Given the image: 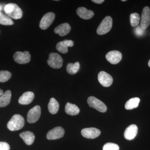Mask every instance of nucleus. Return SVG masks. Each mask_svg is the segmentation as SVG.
Listing matches in <instances>:
<instances>
[{"instance_id": "4be33fe9", "label": "nucleus", "mask_w": 150, "mask_h": 150, "mask_svg": "<svg viewBox=\"0 0 150 150\" xmlns=\"http://www.w3.org/2000/svg\"><path fill=\"white\" fill-rule=\"evenodd\" d=\"M59 103L54 98L50 99L48 104V109L49 112L51 114H55L59 110Z\"/></svg>"}, {"instance_id": "f704fd0d", "label": "nucleus", "mask_w": 150, "mask_h": 150, "mask_svg": "<svg viewBox=\"0 0 150 150\" xmlns=\"http://www.w3.org/2000/svg\"><path fill=\"white\" fill-rule=\"evenodd\" d=\"M1 7L0 6V11L1 10Z\"/></svg>"}, {"instance_id": "dca6fc26", "label": "nucleus", "mask_w": 150, "mask_h": 150, "mask_svg": "<svg viewBox=\"0 0 150 150\" xmlns=\"http://www.w3.org/2000/svg\"><path fill=\"white\" fill-rule=\"evenodd\" d=\"M71 27L67 23L59 25L54 29V32L61 36L67 35L71 31Z\"/></svg>"}, {"instance_id": "72a5a7b5", "label": "nucleus", "mask_w": 150, "mask_h": 150, "mask_svg": "<svg viewBox=\"0 0 150 150\" xmlns=\"http://www.w3.org/2000/svg\"><path fill=\"white\" fill-rule=\"evenodd\" d=\"M122 1H126V0H122Z\"/></svg>"}, {"instance_id": "9d476101", "label": "nucleus", "mask_w": 150, "mask_h": 150, "mask_svg": "<svg viewBox=\"0 0 150 150\" xmlns=\"http://www.w3.org/2000/svg\"><path fill=\"white\" fill-rule=\"evenodd\" d=\"M98 80L103 86L108 87L111 85L113 82L112 77L105 72L102 71L98 74Z\"/></svg>"}, {"instance_id": "aec40b11", "label": "nucleus", "mask_w": 150, "mask_h": 150, "mask_svg": "<svg viewBox=\"0 0 150 150\" xmlns=\"http://www.w3.org/2000/svg\"><path fill=\"white\" fill-rule=\"evenodd\" d=\"M11 98V91H6L0 96V107H4L9 104Z\"/></svg>"}, {"instance_id": "423d86ee", "label": "nucleus", "mask_w": 150, "mask_h": 150, "mask_svg": "<svg viewBox=\"0 0 150 150\" xmlns=\"http://www.w3.org/2000/svg\"><path fill=\"white\" fill-rule=\"evenodd\" d=\"M41 109L39 105H35L28 111L27 114V121L29 123L36 122L40 118Z\"/></svg>"}, {"instance_id": "4468645a", "label": "nucleus", "mask_w": 150, "mask_h": 150, "mask_svg": "<svg viewBox=\"0 0 150 150\" xmlns=\"http://www.w3.org/2000/svg\"><path fill=\"white\" fill-rule=\"evenodd\" d=\"M74 45V43L73 40H65L57 43L56 48L57 51L59 52L62 54H66L68 51V47H72Z\"/></svg>"}, {"instance_id": "f3484780", "label": "nucleus", "mask_w": 150, "mask_h": 150, "mask_svg": "<svg viewBox=\"0 0 150 150\" xmlns=\"http://www.w3.org/2000/svg\"><path fill=\"white\" fill-rule=\"evenodd\" d=\"M76 13L81 18L85 20L90 19L94 16L93 12L84 7H79L76 10Z\"/></svg>"}, {"instance_id": "a211bd4d", "label": "nucleus", "mask_w": 150, "mask_h": 150, "mask_svg": "<svg viewBox=\"0 0 150 150\" xmlns=\"http://www.w3.org/2000/svg\"><path fill=\"white\" fill-rule=\"evenodd\" d=\"M34 98V94L31 91H28L23 94L18 100L20 104L28 105L31 103Z\"/></svg>"}, {"instance_id": "ddd939ff", "label": "nucleus", "mask_w": 150, "mask_h": 150, "mask_svg": "<svg viewBox=\"0 0 150 150\" xmlns=\"http://www.w3.org/2000/svg\"><path fill=\"white\" fill-rule=\"evenodd\" d=\"M83 137L87 139H93L98 137L100 134L99 129L95 128H85L81 131Z\"/></svg>"}, {"instance_id": "7ed1b4c3", "label": "nucleus", "mask_w": 150, "mask_h": 150, "mask_svg": "<svg viewBox=\"0 0 150 150\" xmlns=\"http://www.w3.org/2000/svg\"><path fill=\"white\" fill-rule=\"evenodd\" d=\"M112 20L110 16H107L101 21L99 25L96 32L98 34L100 35H104L109 32L112 27Z\"/></svg>"}, {"instance_id": "1a4fd4ad", "label": "nucleus", "mask_w": 150, "mask_h": 150, "mask_svg": "<svg viewBox=\"0 0 150 150\" xmlns=\"http://www.w3.org/2000/svg\"><path fill=\"white\" fill-rule=\"evenodd\" d=\"M64 130L62 127H56L48 131L46 137L48 140L58 139L64 137Z\"/></svg>"}, {"instance_id": "393cba45", "label": "nucleus", "mask_w": 150, "mask_h": 150, "mask_svg": "<svg viewBox=\"0 0 150 150\" xmlns=\"http://www.w3.org/2000/svg\"><path fill=\"white\" fill-rule=\"evenodd\" d=\"M13 21L8 16L0 11V24L3 25H12L13 24Z\"/></svg>"}, {"instance_id": "20e7f679", "label": "nucleus", "mask_w": 150, "mask_h": 150, "mask_svg": "<svg viewBox=\"0 0 150 150\" xmlns=\"http://www.w3.org/2000/svg\"><path fill=\"white\" fill-rule=\"evenodd\" d=\"M47 63L53 69H60L63 65V60L62 56L59 54L57 53H51L49 54Z\"/></svg>"}, {"instance_id": "c85d7f7f", "label": "nucleus", "mask_w": 150, "mask_h": 150, "mask_svg": "<svg viewBox=\"0 0 150 150\" xmlns=\"http://www.w3.org/2000/svg\"><path fill=\"white\" fill-rule=\"evenodd\" d=\"M134 32L137 36H141L144 35L145 32V30L143 29L142 26H138L135 28L134 30Z\"/></svg>"}, {"instance_id": "0eeeda50", "label": "nucleus", "mask_w": 150, "mask_h": 150, "mask_svg": "<svg viewBox=\"0 0 150 150\" xmlns=\"http://www.w3.org/2000/svg\"><path fill=\"white\" fill-rule=\"evenodd\" d=\"M55 18V15L53 12H48L43 16L40 22L39 27L41 29H47L53 23Z\"/></svg>"}, {"instance_id": "9b49d317", "label": "nucleus", "mask_w": 150, "mask_h": 150, "mask_svg": "<svg viewBox=\"0 0 150 150\" xmlns=\"http://www.w3.org/2000/svg\"><path fill=\"white\" fill-rule=\"evenodd\" d=\"M150 23V9L148 6L143 8L141 16V26L144 29L147 28Z\"/></svg>"}, {"instance_id": "6e6552de", "label": "nucleus", "mask_w": 150, "mask_h": 150, "mask_svg": "<svg viewBox=\"0 0 150 150\" xmlns=\"http://www.w3.org/2000/svg\"><path fill=\"white\" fill-rule=\"evenodd\" d=\"M13 59L14 61L18 64H27L30 61V54L28 51L24 52L17 51L14 54Z\"/></svg>"}, {"instance_id": "f03ea898", "label": "nucleus", "mask_w": 150, "mask_h": 150, "mask_svg": "<svg viewBox=\"0 0 150 150\" xmlns=\"http://www.w3.org/2000/svg\"><path fill=\"white\" fill-rule=\"evenodd\" d=\"M24 119L21 115L15 114L8 121L7 127L11 131H15L21 129L24 126Z\"/></svg>"}, {"instance_id": "5701e85b", "label": "nucleus", "mask_w": 150, "mask_h": 150, "mask_svg": "<svg viewBox=\"0 0 150 150\" xmlns=\"http://www.w3.org/2000/svg\"><path fill=\"white\" fill-rule=\"evenodd\" d=\"M140 99L139 98L135 97L131 98L126 102L125 107L126 110H131L136 108L139 106Z\"/></svg>"}, {"instance_id": "2f4dec72", "label": "nucleus", "mask_w": 150, "mask_h": 150, "mask_svg": "<svg viewBox=\"0 0 150 150\" xmlns=\"http://www.w3.org/2000/svg\"><path fill=\"white\" fill-rule=\"evenodd\" d=\"M3 93H4V92H3V90L0 89V96H1Z\"/></svg>"}, {"instance_id": "2eb2a0df", "label": "nucleus", "mask_w": 150, "mask_h": 150, "mask_svg": "<svg viewBox=\"0 0 150 150\" xmlns=\"http://www.w3.org/2000/svg\"><path fill=\"white\" fill-rule=\"evenodd\" d=\"M138 127L135 124L130 125L126 128L124 136L126 139L131 140L134 139L138 133Z\"/></svg>"}, {"instance_id": "a878e982", "label": "nucleus", "mask_w": 150, "mask_h": 150, "mask_svg": "<svg viewBox=\"0 0 150 150\" xmlns=\"http://www.w3.org/2000/svg\"><path fill=\"white\" fill-rule=\"evenodd\" d=\"M130 23L131 26L134 27L137 26L139 23L140 17L137 13H131L130 16Z\"/></svg>"}, {"instance_id": "bb28decb", "label": "nucleus", "mask_w": 150, "mask_h": 150, "mask_svg": "<svg viewBox=\"0 0 150 150\" xmlns=\"http://www.w3.org/2000/svg\"><path fill=\"white\" fill-rule=\"evenodd\" d=\"M11 77V74L7 71H0V82H5L9 80Z\"/></svg>"}, {"instance_id": "39448f33", "label": "nucleus", "mask_w": 150, "mask_h": 150, "mask_svg": "<svg viewBox=\"0 0 150 150\" xmlns=\"http://www.w3.org/2000/svg\"><path fill=\"white\" fill-rule=\"evenodd\" d=\"M90 107L95 108L100 112H104L107 110V106L102 101L93 96H90L87 100Z\"/></svg>"}, {"instance_id": "c756f323", "label": "nucleus", "mask_w": 150, "mask_h": 150, "mask_svg": "<svg viewBox=\"0 0 150 150\" xmlns=\"http://www.w3.org/2000/svg\"><path fill=\"white\" fill-rule=\"evenodd\" d=\"M10 146L5 142H0V150H10Z\"/></svg>"}, {"instance_id": "412c9836", "label": "nucleus", "mask_w": 150, "mask_h": 150, "mask_svg": "<svg viewBox=\"0 0 150 150\" xmlns=\"http://www.w3.org/2000/svg\"><path fill=\"white\" fill-rule=\"evenodd\" d=\"M65 111L69 115H75L79 113L80 109L76 105L67 103L65 106Z\"/></svg>"}, {"instance_id": "473e14b6", "label": "nucleus", "mask_w": 150, "mask_h": 150, "mask_svg": "<svg viewBox=\"0 0 150 150\" xmlns=\"http://www.w3.org/2000/svg\"><path fill=\"white\" fill-rule=\"evenodd\" d=\"M148 65L150 67V60L149 61V62H148Z\"/></svg>"}, {"instance_id": "b1692460", "label": "nucleus", "mask_w": 150, "mask_h": 150, "mask_svg": "<svg viewBox=\"0 0 150 150\" xmlns=\"http://www.w3.org/2000/svg\"><path fill=\"white\" fill-rule=\"evenodd\" d=\"M80 63L76 62L74 63H69L67 65V72L71 75H74L80 69Z\"/></svg>"}, {"instance_id": "7c9ffc66", "label": "nucleus", "mask_w": 150, "mask_h": 150, "mask_svg": "<svg viewBox=\"0 0 150 150\" xmlns=\"http://www.w3.org/2000/svg\"><path fill=\"white\" fill-rule=\"evenodd\" d=\"M92 1L97 4H101L104 1V0H92Z\"/></svg>"}, {"instance_id": "f257e3e1", "label": "nucleus", "mask_w": 150, "mask_h": 150, "mask_svg": "<svg viewBox=\"0 0 150 150\" xmlns=\"http://www.w3.org/2000/svg\"><path fill=\"white\" fill-rule=\"evenodd\" d=\"M4 11L7 16L15 19H18L22 16L23 12L21 8L13 3H10L6 5Z\"/></svg>"}, {"instance_id": "cd10ccee", "label": "nucleus", "mask_w": 150, "mask_h": 150, "mask_svg": "<svg viewBox=\"0 0 150 150\" xmlns=\"http://www.w3.org/2000/svg\"><path fill=\"white\" fill-rule=\"evenodd\" d=\"M103 150H119V147L114 143H108L103 146Z\"/></svg>"}, {"instance_id": "f8f14e48", "label": "nucleus", "mask_w": 150, "mask_h": 150, "mask_svg": "<svg viewBox=\"0 0 150 150\" xmlns=\"http://www.w3.org/2000/svg\"><path fill=\"white\" fill-rule=\"evenodd\" d=\"M105 57L107 61L110 64H116L121 61L122 56L120 51H112L108 52Z\"/></svg>"}, {"instance_id": "6ab92c4d", "label": "nucleus", "mask_w": 150, "mask_h": 150, "mask_svg": "<svg viewBox=\"0 0 150 150\" xmlns=\"http://www.w3.org/2000/svg\"><path fill=\"white\" fill-rule=\"evenodd\" d=\"M20 137H21L25 144L28 145L32 144L35 140L34 134L30 131H27L22 132L20 134Z\"/></svg>"}]
</instances>
